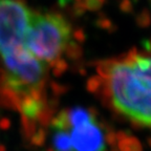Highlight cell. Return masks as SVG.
Wrapping results in <instances>:
<instances>
[{
  "instance_id": "2",
  "label": "cell",
  "mask_w": 151,
  "mask_h": 151,
  "mask_svg": "<svg viewBox=\"0 0 151 151\" xmlns=\"http://www.w3.org/2000/svg\"><path fill=\"white\" fill-rule=\"evenodd\" d=\"M1 97L17 108L26 122H37L46 111L47 64L25 48L2 56Z\"/></svg>"
},
{
  "instance_id": "5",
  "label": "cell",
  "mask_w": 151,
  "mask_h": 151,
  "mask_svg": "<svg viewBox=\"0 0 151 151\" xmlns=\"http://www.w3.org/2000/svg\"><path fill=\"white\" fill-rule=\"evenodd\" d=\"M33 14L21 0H0V56L24 48Z\"/></svg>"
},
{
  "instance_id": "4",
  "label": "cell",
  "mask_w": 151,
  "mask_h": 151,
  "mask_svg": "<svg viewBox=\"0 0 151 151\" xmlns=\"http://www.w3.org/2000/svg\"><path fill=\"white\" fill-rule=\"evenodd\" d=\"M73 40V28L56 13H34L24 41V48L44 63L59 60Z\"/></svg>"
},
{
  "instance_id": "3",
  "label": "cell",
  "mask_w": 151,
  "mask_h": 151,
  "mask_svg": "<svg viewBox=\"0 0 151 151\" xmlns=\"http://www.w3.org/2000/svg\"><path fill=\"white\" fill-rule=\"evenodd\" d=\"M50 151H108L105 128L84 107L64 109L50 122Z\"/></svg>"
},
{
  "instance_id": "1",
  "label": "cell",
  "mask_w": 151,
  "mask_h": 151,
  "mask_svg": "<svg viewBox=\"0 0 151 151\" xmlns=\"http://www.w3.org/2000/svg\"><path fill=\"white\" fill-rule=\"evenodd\" d=\"M102 76L111 106L135 125L151 128V50L108 62Z\"/></svg>"
}]
</instances>
